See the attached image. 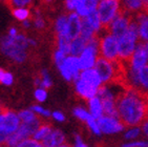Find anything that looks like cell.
Here are the masks:
<instances>
[{"label":"cell","instance_id":"obj_49","mask_svg":"<svg viewBox=\"0 0 148 147\" xmlns=\"http://www.w3.org/2000/svg\"><path fill=\"white\" fill-rule=\"evenodd\" d=\"M3 108H4V106H2V105L0 104V113H1L3 111Z\"/></svg>","mask_w":148,"mask_h":147},{"label":"cell","instance_id":"obj_45","mask_svg":"<svg viewBox=\"0 0 148 147\" xmlns=\"http://www.w3.org/2000/svg\"><path fill=\"white\" fill-rule=\"evenodd\" d=\"M142 128H143V131L145 133V135H147V136H148V122H147V123H145L144 125H143Z\"/></svg>","mask_w":148,"mask_h":147},{"label":"cell","instance_id":"obj_25","mask_svg":"<svg viewBox=\"0 0 148 147\" xmlns=\"http://www.w3.org/2000/svg\"><path fill=\"white\" fill-rule=\"evenodd\" d=\"M14 81L13 75L9 71H4L2 68H0V84L4 85H12Z\"/></svg>","mask_w":148,"mask_h":147},{"label":"cell","instance_id":"obj_21","mask_svg":"<svg viewBox=\"0 0 148 147\" xmlns=\"http://www.w3.org/2000/svg\"><path fill=\"white\" fill-rule=\"evenodd\" d=\"M67 25H69V16H66V15L60 16L56 20V24H55L56 34L65 35L66 36V34H67Z\"/></svg>","mask_w":148,"mask_h":147},{"label":"cell","instance_id":"obj_48","mask_svg":"<svg viewBox=\"0 0 148 147\" xmlns=\"http://www.w3.org/2000/svg\"><path fill=\"white\" fill-rule=\"evenodd\" d=\"M144 45H145V51H146V54H147V57H148V41H144Z\"/></svg>","mask_w":148,"mask_h":147},{"label":"cell","instance_id":"obj_14","mask_svg":"<svg viewBox=\"0 0 148 147\" xmlns=\"http://www.w3.org/2000/svg\"><path fill=\"white\" fill-rule=\"evenodd\" d=\"M80 78L97 88H99V86L101 85V83H102L99 74L97 73L96 69H92V68H88V69L82 71L81 74H80Z\"/></svg>","mask_w":148,"mask_h":147},{"label":"cell","instance_id":"obj_43","mask_svg":"<svg viewBox=\"0 0 148 147\" xmlns=\"http://www.w3.org/2000/svg\"><path fill=\"white\" fill-rule=\"evenodd\" d=\"M9 35H10V36H12V37H16L18 35L17 30H16L15 27H12L11 30H10V32H9Z\"/></svg>","mask_w":148,"mask_h":147},{"label":"cell","instance_id":"obj_46","mask_svg":"<svg viewBox=\"0 0 148 147\" xmlns=\"http://www.w3.org/2000/svg\"><path fill=\"white\" fill-rule=\"evenodd\" d=\"M22 25H23V27H29V25H31V23H29V21L27 19L26 20H24L22 22Z\"/></svg>","mask_w":148,"mask_h":147},{"label":"cell","instance_id":"obj_51","mask_svg":"<svg viewBox=\"0 0 148 147\" xmlns=\"http://www.w3.org/2000/svg\"><path fill=\"white\" fill-rule=\"evenodd\" d=\"M142 2H143V4H144V3L148 2V0H142Z\"/></svg>","mask_w":148,"mask_h":147},{"label":"cell","instance_id":"obj_31","mask_svg":"<svg viewBox=\"0 0 148 147\" xmlns=\"http://www.w3.org/2000/svg\"><path fill=\"white\" fill-rule=\"evenodd\" d=\"M66 58V55L63 53L62 51H60V49H57V51L54 53V60H55V63L57 65L58 67H59L60 65L62 64L64 62V60Z\"/></svg>","mask_w":148,"mask_h":147},{"label":"cell","instance_id":"obj_4","mask_svg":"<svg viewBox=\"0 0 148 147\" xmlns=\"http://www.w3.org/2000/svg\"><path fill=\"white\" fill-rule=\"evenodd\" d=\"M99 56L109 61H114L119 58L118 39L114 35L105 34L104 37H100Z\"/></svg>","mask_w":148,"mask_h":147},{"label":"cell","instance_id":"obj_7","mask_svg":"<svg viewBox=\"0 0 148 147\" xmlns=\"http://www.w3.org/2000/svg\"><path fill=\"white\" fill-rule=\"evenodd\" d=\"M20 118L18 113H14L13 110L3 108V111L0 113V128L5 130L10 135L15 133L20 126Z\"/></svg>","mask_w":148,"mask_h":147},{"label":"cell","instance_id":"obj_30","mask_svg":"<svg viewBox=\"0 0 148 147\" xmlns=\"http://www.w3.org/2000/svg\"><path fill=\"white\" fill-rule=\"evenodd\" d=\"M74 115L77 117L78 119L82 120V121H87V119L89 118V115L85 109H83L81 107H77L74 109Z\"/></svg>","mask_w":148,"mask_h":147},{"label":"cell","instance_id":"obj_37","mask_svg":"<svg viewBox=\"0 0 148 147\" xmlns=\"http://www.w3.org/2000/svg\"><path fill=\"white\" fill-rule=\"evenodd\" d=\"M10 137V133H6L5 130L0 128V146H5V143Z\"/></svg>","mask_w":148,"mask_h":147},{"label":"cell","instance_id":"obj_54","mask_svg":"<svg viewBox=\"0 0 148 147\" xmlns=\"http://www.w3.org/2000/svg\"><path fill=\"white\" fill-rule=\"evenodd\" d=\"M97 1H101V0H97Z\"/></svg>","mask_w":148,"mask_h":147},{"label":"cell","instance_id":"obj_18","mask_svg":"<svg viewBox=\"0 0 148 147\" xmlns=\"http://www.w3.org/2000/svg\"><path fill=\"white\" fill-rule=\"evenodd\" d=\"M88 105H89V109H90L91 116L96 118V119H99L100 117H102L103 115V106H102V102L99 97L96 96L94 98L88 100Z\"/></svg>","mask_w":148,"mask_h":147},{"label":"cell","instance_id":"obj_17","mask_svg":"<svg viewBox=\"0 0 148 147\" xmlns=\"http://www.w3.org/2000/svg\"><path fill=\"white\" fill-rule=\"evenodd\" d=\"M87 45V41L81 36L77 37L76 39L71 40V56H80L82 52L85 49Z\"/></svg>","mask_w":148,"mask_h":147},{"label":"cell","instance_id":"obj_2","mask_svg":"<svg viewBox=\"0 0 148 147\" xmlns=\"http://www.w3.org/2000/svg\"><path fill=\"white\" fill-rule=\"evenodd\" d=\"M121 2L120 0H101L97 6V11L99 14L101 28L100 31L108 34V26L117 16L118 11L120 9Z\"/></svg>","mask_w":148,"mask_h":147},{"label":"cell","instance_id":"obj_41","mask_svg":"<svg viewBox=\"0 0 148 147\" xmlns=\"http://www.w3.org/2000/svg\"><path fill=\"white\" fill-rule=\"evenodd\" d=\"M53 117H54V119H56L57 121H60V122H62L65 120V117L63 116V113H60V111H55V113H53Z\"/></svg>","mask_w":148,"mask_h":147},{"label":"cell","instance_id":"obj_38","mask_svg":"<svg viewBox=\"0 0 148 147\" xmlns=\"http://www.w3.org/2000/svg\"><path fill=\"white\" fill-rule=\"evenodd\" d=\"M121 147H148V142H132V143H128V144H123Z\"/></svg>","mask_w":148,"mask_h":147},{"label":"cell","instance_id":"obj_34","mask_svg":"<svg viewBox=\"0 0 148 147\" xmlns=\"http://www.w3.org/2000/svg\"><path fill=\"white\" fill-rule=\"evenodd\" d=\"M82 3L86 11L88 12V14L91 11L96 10V6H97V0H82Z\"/></svg>","mask_w":148,"mask_h":147},{"label":"cell","instance_id":"obj_42","mask_svg":"<svg viewBox=\"0 0 148 147\" xmlns=\"http://www.w3.org/2000/svg\"><path fill=\"white\" fill-rule=\"evenodd\" d=\"M75 139H76V145H75V147H87L83 143L82 139H81V137H80L79 135H76Z\"/></svg>","mask_w":148,"mask_h":147},{"label":"cell","instance_id":"obj_47","mask_svg":"<svg viewBox=\"0 0 148 147\" xmlns=\"http://www.w3.org/2000/svg\"><path fill=\"white\" fill-rule=\"evenodd\" d=\"M29 45H36V41L35 40H33V39H29Z\"/></svg>","mask_w":148,"mask_h":147},{"label":"cell","instance_id":"obj_1","mask_svg":"<svg viewBox=\"0 0 148 147\" xmlns=\"http://www.w3.org/2000/svg\"><path fill=\"white\" fill-rule=\"evenodd\" d=\"M119 121L124 127H138L148 122V93L122 91L117 98Z\"/></svg>","mask_w":148,"mask_h":147},{"label":"cell","instance_id":"obj_6","mask_svg":"<svg viewBox=\"0 0 148 147\" xmlns=\"http://www.w3.org/2000/svg\"><path fill=\"white\" fill-rule=\"evenodd\" d=\"M95 69L99 74L102 84H110L116 77V64L114 61H109L101 56H98Z\"/></svg>","mask_w":148,"mask_h":147},{"label":"cell","instance_id":"obj_10","mask_svg":"<svg viewBox=\"0 0 148 147\" xmlns=\"http://www.w3.org/2000/svg\"><path fill=\"white\" fill-rule=\"evenodd\" d=\"M76 91L81 98L85 100H89L91 98L96 97L98 91V88L90 85L89 83H87L86 81H84L83 79L79 78L76 81Z\"/></svg>","mask_w":148,"mask_h":147},{"label":"cell","instance_id":"obj_22","mask_svg":"<svg viewBox=\"0 0 148 147\" xmlns=\"http://www.w3.org/2000/svg\"><path fill=\"white\" fill-rule=\"evenodd\" d=\"M138 76H139V81L141 87L148 93V64L144 65L138 71Z\"/></svg>","mask_w":148,"mask_h":147},{"label":"cell","instance_id":"obj_39","mask_svg":"<svg viewBox=\"0 0 148 147\" xmlns=\"http://www.w3.org/2000/svg\"><path fill=\"white\" fill-rule=\"evenodd\" d=\"M32 0H13V8H24L29 4Z\"/></svg>","mask_w":148,"mask_h":147},{"label":"cell","instance_id":"obj_26","mask_svg":"<svg viewBox=\"0 0 148 147\" xmlns=\"http://www.w3.org/2000/svg\"><path fill=\"white\" fill-rule=\"evenodd\" d=\"M43 145L41 144V142L35 140L34 138H27L25 140H23L17 145V147H42Z\"/></svg>","mask_w":148,"mask_h":147},{"label":"cell","instance_id":"obj_28","mask_svg":"<svg viewBox=\"0 0 148 147\" xmlns=\"http://www.w3.org/2000/svg\"><path fill=\"white\" fill-rule=\"evenodd\" d=\"M40 77H41V86H40V87L44 88V89H49V87H51V84H53V83H51V78H49V74H47V71H46L45 69L41 71Z\"/></svg>","mask_w":148,"mask_h":147},{"label":"cell","instance_id":"obj_16","mask_svg":"<svg viewBox=\"0 0 148 147\" xmlns=\"http://www.w3.org/2000/svg\"><path fill=\"white\" fill-rule=\"evenodd\" d=\"M96 34H98V32L92 27L90 22L87 20V18L81 17V34H80V36L88 42Z\"/></svg>","mask_w":148,"mask_h":147},{"label":"cell","instance_id":"obj_3","mask_svg":"<svg viewBox=\"0 0 148 147\" xmlns=\"http://www.w3.org/2000/svg\"><path fill=\"white\" fill-rule=\"evenodd\" d=\"M0 49L6 57L10 59L14 60L15 62L22 63L27 58L26 48L20 45L16 41L15 37H12L10 35L4 36L0 40Z\"/></svg>","mask_w":148,"mask_h":147},{"label":"cell","instance_id":"obj_27","mask_svg":"<svg viewBox=\"0 0 148 147\" xmlns=\"http://www.w3.org/2000/svg\"><path fill=\"white\" fill-rule=\"evenodd\" d=\"M18 116H19L20 120L21 122H29V121H32V120H34L36 118V115L33 110L31 109H27V110H21L18 113Z\"/></svg>","mask_w":148,"mask_h":147},{"label":"cell","instance_id":"obj_33","mask_svg":"<svg viewBox=\"0 0 148 147\" xmlns=\"http://www.w3.org/2000/svg\"><path fill=\"white\" fill-rule=\"evenodd\" d=\"M47 97V93H46V91L44 88L39 87L35 91V98L38 100L39 102H44Z\"/></svg>","mask_w":148,"mask_h":147},{"label":"cell","instance_id":"obj_19","mask_svg":"<svg viewBox=\"0 0 148 147\" xmlns=\"http://www.w3.org/2000/svg\"><path fill=\"white\" fill-rule=\"evenodd\" d=\"M53 129H54V128H53V125H51V123H49V122H43L42 124L40 125V127L37 129V131L34 133L33 138H34L35 140H37V141L41 142Z\"/></svg>","mask_w":148,"mask_h":147},{"label":"cell","instance_id":"obj_50","mask_svg":"<svg viewBox=\"0 0 148 147\" xmlns=\"http://www.w3.org/2000/svg\"><path fill=\"white\" fill-rule=\"evenodd\" d=\"M58 147H71L69 145H65V144H63V145H61V146H58Z\"/></svg>","mask_w":148,"mask_h":147},{"label":"cell","instance_id":"obj_32","mask_svg":"<svg viewBox=\"0 0 148 147\" xmlns=\"http://www.w3.org/2000/svg\"><path fill=\"white\" fill-rule=\"evenodd\" d=\"M29 109L33 110L34 113H38V115H41V116H44V117H49V116H51L49 110L44 109V108L41 107V106H39V105H33L32 107H29Z\"/></svg>","mask_w":148,"mask_h":147},{"label":"cell","instance_id":"obj_52","mask_svg":"<svg viewBox=\"0 0 148 147\" xmlns=\"http://www.w3.org/2000/svg\"><path fill=\"white\" fill-rule=\"evenodd\" d=\"M45 1H46V2H51V0H45Z\"/></svg>","mask_w":148,"mask_h":147},{"label":"cell","instance_id":"obj_23","mask_svg":"<svg viewBox=\"0 0 148 147\" xmlns=\"http://www.w3.org/2000/svg\"><path fill=\"white\" fill-rule=\"evenodd\" d=\"M87 20H88L90 24L92 25V27L96 30L97 32L100 31V28H101V22H100V18H99V14H98V11L97 10H94V11H91L87 16H86Z\"/></svg>","mask_w":148,"mask_h":147},{"label":"cell","instance_id":"obj_24","mask_svg":"<svg viewBox=\"0 0 148 147\" xmlns=\"http://www.w3.org/2000/svg\"><path fill=\"white\" fill-rule=\"evenodd\" d=\"M12 13L14 15L15 18H17L20 21H24L29 17V11L24 8H17V9H13Z\"/></svg>","mask_w":148,"mask_h":147},{"label":"cell","instance_id":"obj_40","mask_svg":"<svg viewBox=\"0 0 148 147\" xmlns=\"http://www.w3.org/2000/svg\"><path fill=\"white\" fill-rule=\"evenodd\" d=\"M79 0H65V6L69 11H74L77 8Z\"/></svg>","mask_w":148,"mask_h":147},{"label":"cell","instance_id":"obj_12","mask_svg":"<svg viewBox=\"0 0 148 147\" xmlns=\"http://www.w3.org/2000/svg\"><path fill=\"white\" fill-rule=\"evenodd\" d=\"M65 137L59 129H53L51 133L41 141V144L44 147H58L64 144Z\"/></svg>","mask_w":148,"mask_h":147},{"label":"cell","instance_id":"obj_44","mask_svg":"<svg viewBox=\"0 0 148 147\" xmlns=\"http://www.w3.org/2000/svg\"><path fill=\"white\" fill-rule=\"evenodd\" d=\"M142 12H143V13H145L146 15H148V2H146V3H144V4H143Z\"/></svg>","mask_w":148,"mask_h":147},{"label":"cell","instance_id":"obj_5","mask_svg":"<svg viewBox=\"0 0 148 147\" xmlns=\"http://www.w3.org/2000/svg\"><path fill=\"white\" fill-rule=\"evenodd\" d=\"M139 39L130 32L127 31L125 35L118 39L119 46V58L123 61H132L134 53L136 51V42Z\"/></svg>","mask_w":148,"mask_h":147},{"label":"cell","instance_id":"obj_15","mask_svg":"<svg viewBox=\"0 0 148 147\" xmlns=\"http://www.w3.org/2000/svg\"><path fill=\"white\" fill-rule=\"evenodd\" d=\"M134 15H136V18L140 24L139 41H148V17L143 12H138Z\"/></svg>","mask_w":148,"mask_h":147},{"label":"cell","instance_id":"obj_13","mask_svg":"<svg viewBox=\"0 0 148 147\" xmlns=\"http://www.w3.org/2000/svg\"><path fill=\"white\" fill-rule=\"evenodd\" d=\"M66 69L69 71V74L73 77V81H77L80 78V71H81V66H80V60L76 56H69L66 57L64 62H63Z\"/></svg>","mask_w":148,"mask_h":147},{"label":"cell","instance_id":"obj_20","mask_svg":"<svg viewBox=\"0 0 148 147\" xmlns=\"http://www.w3.org/2000/svg\"><path fill=\"white\" fill-rule=\"evenodd\" d=\"M122 5L125 8L129 13H138V12H142L143 2L142 0H123Z\"/></svg>","mask_w":148,"mask_h":147},{"label":"cell","instance_id":"obj_53","mask_svg":"<svg viewBox=\"0 0 148 147\" xmlns=\"http://www.w3.org/2000/svg\"><path fill=\"white\" fill-rule=\"evenodd\" d=\"M0 147H5V146H0Z\"/></svg>","mask_w":148,"mask_h":147},{"label":"cell","instance_id":"obj_35","mask_svg":"<svg viewBox=\"0 0 148 147\" xmlns=\"http://www.w3.org/2000/svg\"><path fill=\"white\" fill-rule=\"evenodd\" d=\"M34 24H35V27L37 28V30H43V28L45 27V22H44V20L41 18V16L39 15V12L37 11V17L35 18L34 20Z\"/></svg>","mask_w":148,"mask_h":147},{"label":"cell","instance_id":"obj_29","mask_svg":"<svg viewBox=\"0 0 148 147\" xmlns=\"http://www.w3.org/2000/svg\"><path fill=\"white\" fill-rule=\"evenodd\" d=\"M86 122H87V125H88V127L90 128L92 133H96V135H100V133H101V129H100L99 124H98V121L96 118H94V117L90 115Z\"/></svg>","mask_w":148,"mask_h":147},{"label":"cell","instance_id":"obj_36","mask_svg":"<svg viewBox=\"0 0 148 147\" xmlns=\"http://www.w3.org/2000/svg\"><path fill=\"white\" fill-rule=\"evenodd\" d=\"M140 133H141V130L140 128H134V129L128 130L127 133H125V139H134L137 138L138 136H140Z\"/></svg>","mask_w":148,"mask_h":147},{"label":"cell","instance_id":"obj_8","mask_svg":"<svg viewBox=\"0 0 148 147\" xmlns=\"http://www.w3.org/2000/svg\"><path fill=\"white\" fill-rule=\"evenodd\" d=\"M97 121L101 131L104 133H119V131H121V130H123L125 128L118 119L110 118V117H107V116L100 117L99 119H97Z\"/></svg>","mask_w":148,"mask_h":147},{"label":"cell","instance_id":"obj_9","mask_svg":"<svg viewBox=\"0 0 148 147\" xmlns=\"http://www.w3.org/2000/svg\"><path fill=\"white\" fill-rule=\"evenodd\" d=\"M148 62V57L145 51L144 41H138L137 47L132 57V68L134 71H139L140 68L146 65Z\"/></svg>","mask_w":148,"mask_h":147},{"label":"cell","instance_id":"obj_11","mask_svg":"<svg viewBox=\"0 0 148 147\" xmlns=\"http://www.w3.org/2000/svg\"><path fill=\"white\" fill-rule=\"evenodd\" d=\"M81 34V17L77 13H71L69 15V25L66 36L71 40L76 39Z\"/></svg>","mask_w":148,"mask_h":147}]
</instances>
